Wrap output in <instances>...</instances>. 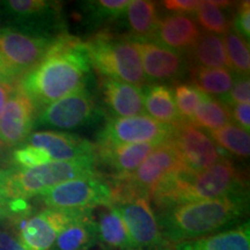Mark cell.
I'll return each mask as SVG.
<instances>
[{"mask_svg":"<svg viewBox=\"0 0 250 250\" xmlns=\"http://www.w3.org/2000/svg\"><path fill=\"white\" fill-rule=\"evenodd\" d=\"M89 71L83 41L65 31L55 37L42 61L21 78L19 85L40 110L85 88Z\"/></svg>","mask_w":250,"mask_h":250,"instance_id":"obj_1","label":"cell"},{"mask_svg":"<svg viewBox=\"0 0 250 250\" xmlns=\"http://www.w3.org/2000/svg\"><path fill=\"white\" fill-rule=\"evenodd\" d=\"M249 192L186 203L155 212L162 236L170 245L192 241L236 226L248 214Z\"/></svg>","mask_w":250,"mask_h":250,"instance_id":"obj_2","label":"cell"},{"mask_svg":"<svg viewBox=\"0 0 250 250\" xmlns=\"http://www.w3.org/2000/svg\"><path fill=\"white\" fill-rule=\"evenodd\" d=\"M240 192H248L247 173L227 156L198 173L183 168L166 176L153 188L151 203L154 212H159L186 203L210 201Z\"/></svg>","mask_w":250,"mask_h":250,"instance_id":"obj_3","label":"cell"},{"mask_svg":"<svg viewBox=\"0 0 250 250\" xmlns=\"http://www.w3.org/2000/svg\"><path fill=\"white\" fill-rule=\"evenodd\" d=\"M90 66L99 73L139 88L148 85L142 61L129 36L118 35L107 29L94 33L83 41Z\"/></svg>","mask_w":250,"mask_h":250,"instance_id":"obj_4","label":"cell"},{"mask_svg":"<svg viewBox=\"0 0 250 250\" xmlns=\"http://www.w3.org/2000/svg\"><path fill=\"white\" fill-rule=\"evenodd\" d=\"M100 174L95 158L52 161L31 169H13L8 182L11 198L29 199L67 181Z\"/></svg>","mask_w":250,"mask_h":250,"instance_id":"obj_5","label":"cell"},{"mask_svg":"<svg viewBox=\"0 0 250 250\" xmlns=\"http://www.w3.org/2000/svg\"><path fill=\"white\" fill-rule=\"evenodd\" d=\"M110 205L120 213L137 250H171L162 236L151 199L134 193L111 198Z\"/></svg>","mask_w":250,"mask_h":250,"instance_id":"obj_6","label":"cell"},{"mask_svg":"<svg viewBox=\"0 0 250 250\" xmlns=\"http://www.w3.org/2000/svg\"><path fill=\"white\" fill-rule=\"evenodd\" d=\"M46 208L59 211L94 210L111 202V186L101 173L61 183L42 195Z\"/></svg>","mask_w":250,"mask_h":250,"instance_id":"obj_7","label":"cell"},{"mask_svg":"<svg viewBox=\"0 0 250 250\" xmlns=\"http://www.w3.org/2000/svg\"><path fill=\"white\" fill-rule=\"evenodd\" d=\"M184 166L176 148L169 139L159 144L145 161L130 175L110 177L112 186L118 190L134 193L151 199V192L156 184L168 175L183 169Z\"/></svg>","mask_w":250,"mask_h":250,"instance_id":"obj_8","label":"cell"},{"mask_svg":"<svg viewBox=\"0 0 250 250\" xmlns=\"http://www.w3.org/2000/svg\"><path fill=\"white\" fill-rule=\"evenodd\" d=\"M168 139L176 148L184 168L191 173L208 169L228 156L206 131L189 121L181 120L171 125Z\"/></svg>","mask_w":250,"mask_h":250,"instance_id":"obj_9","label":"cell"},{"mask_svg":"<svg viewBox=\"0 0 250 250\" xmlns=\"http://www.w3.org/2000/svg\"><path fill=\"white\" fill-rule=\"evenodd\" d=\"M54 39L15 27L0 29V58L19 80L42 61Z\"/></svg>","mask_w":250,"mask_h":250,"instance_id":"obj_10","label":"cell"},{"mask_svg":"<svg viewBox=\"0 0 250 250\" xmlns=\"http://www.w3.org/2000/svg\"><path fill=\"white\" fill-rule=\"evenodd\" d=\"M83 212L45 208L39 213L15 221L11 226L26 250H50L59 233Z\"/></svg>","mask_w":250,"mask_h":250,"instance_id":"obj_11","label":"cell"},{"mask_svg":"<svg viewBox=\"0 0 250 250\" xmlns=\"http://www.w3.org/2000/svg\"><path fill=\"white\" fill-rule=\"evenodd\" d=\"M95 99L85 88L65 96L37 112V124L56 129H77L89 124L98 116Z\"/></svg>","mask_w":250,"mask_h":250,"instance_id":"obj_12","label":"cell"},{"mask_svg":"<svg viewBox=\"0 0 250 250\" xmlns=\"http://www.w3.org/2000/svg\"><path fill=\"white\" fill-rule=\"evenodd\" d=\"M171 126L147 115L133 117H109L100 131L98 142L114 144H161L170 136Z\"/></svg>","mask_w":250,"mask_h":250,"instance_id":"obj_13","label":"cell"},{"mask_svg":"<svg viewBox=\"0 0 250 250\" xmlns=\"http://www.w3.org/2000/svg\"><path fill=\"white\" fill-rule=\"evenodd\" d=\"M4 8L9 17L18 23H22L20 29L31 31L50 39H55L52 33L61 35L65 23L62 21L61 4L45 0H9L4 2Z\"/></svg>","mask_w":250,"mask_h":250,"instance_id":"obj_14","label":"cell"},{"mask_svg":"<svg viewBox=\"0 0 250 250\" xmlns=\"http://www.w3.org/2000/svg\"><path fill=\"white\" fill-rule=\"evenodd\" d=\"M36 117L35 104L18 83L0 116V142L9 149L23 144L33 130Z\"/></svg>","mask_w":250,"mask_h":250,"instance_id":"obj_15","label":"cell"},{"mask_svg":"<svg viewBox=\"0 0 250 250\" xmlns=\"http://www.w3.org/2000/svg\"><path fill=\"white\" fill-rule=\"evenodd\" d=\"M131 42L138 51L144 74L148 83H176L188 71L186 58L179 52L165 48L151 40H131Z\"/></svg>","mask_w":250,"mask_h":250,"instance_id":"obj_16","label":"cell"},{"mask_svg":"<svg viewBox=\"0 0 250 250\" xmlns=\"http://www.w3.org/2000/svg\"><path fill=\"white\" fill-rule=\"evenodd\" d=\"M159 144H114L96 142V166L109 171L105 176L117 177L132 174Z\"/></svg>","mask_w":250,"mask_h":250,"instance_id":"obj_17","label":"cell"},{"mask_svg":"<svg viewBox=\"0 0 250 250\" xmlns=\"http://www.w3.org/2000/svg\"><path fill=\"white\" fill-rule=\"evenodd\" d=\"M27 144L44 148L51 158V161H73L95 158L94 144L74 133L41 131L30 134Z\"/></svg>","mask_w":250,"mask_h":250,"instance_id":"obj_18","label":"cell"},{"mask_svg":"<svg viewBox=\"0 0 250 250\" xmlns=\"http://www.w3.org/2000/svg\"><path fill=\"white\" fill-rule=\"evenodd\" d=\"M201 35L202 30L192 14L169 13L159 19L151 41L184 56Z\"/></svg>","mask_w":250,"mask_h":250,"instance_id":"obj_19","label":"cell"},{"mask_svg":"<svg viewBox=\"0 0 250 250\" xmlns=\"http://www.w3.org/2000/svg\"><path fill=\"white\" fill-rule=\"evenodd\" d=\"M99 89L109 117H133L145 115L143 88L105 77H100Z\"/></svg>","mask_w":250,"mask_h":250,"instance_id":"obj_20","label":"cell"},{"mask_svg":"<svg viewBox=\"0 0 250 250\" xmlns=\"http://www.w3.org/2000/svg\"><path fill=\"white\" fill-rule=\"evenodd\" d=\"M98 240L103 249L137 250L123 219L110 204L94 208Z\"/></svg>","mask_w":250,"mask_h":250,"instance_id":"obj_21","label":"cell"},{"mask_svg":"<svg viewBox=\"0 0 250 250\" xmlns=\"http://www.w3.org/2000/svg\"><path fill=\"white\" fill-rule=\"evenodd\" d=\"M171 250H250L249 221L202 239L176 243Z\"/></svg>","mask_w":250,"mask_h":250,"instance_id":"obj_22","label":"cell"},{"mask_svg":"<svg viewBox=\"0 0 250 250\" xmlns=\"http://www.w3.org/2000/svg\"><path fill=\"white\" fill-rule=\"evenodd\" d=\"M93 211H83L62 229L50 250H92L99 243Z\"/></svg>","mask_w":250,"mask_h":250,"instance_id":"obj_23","label":"cell"},{"mask_svg":"<svg viewBox=\"0 0 250 250\" xmlns=\"http://www.w3.org/2000/svg\"><path fill=\"white\" fill-rule=\"evenodd\" d=\"M188 67L201 66L206 68H228V61L223 37L214 34L202 33L199 39L184 55Z\"/></svg>","mask_w":250,"mask_h":250,"instance_id":"obj_24","label":"cell"},{"mask_svg":"<svg viewBox=\"0 0 250 250\" xmlns=\"http://www.w3.org/2000/svg\"><path fill=\"white\" fill-rule=\"evenodd\" d=\"M144 108L149 117L165 125L176 124L181 121L175 104L173 89L164 83H148L143 88Z\"/></svg>","mask_w":250,"mask_h":250,"instance_id":"obj_25","label":"cell"},{"mask_svg":"<svg viewBox=\"0 0 250 250\" xmlns=\"http://www.w3.org/2000/svg\"><path fill=\"white\" fill-rule=\"evenodd\" d=\"M131 40H152L160 14L158 5L149 0H130L123 15Z\"/></svg>","mask_w":250,"mask_h":250,"instance_id":"obj_26","label":"cell"},{"mask_svg":"<svg viewBox=\"0 0 250 250\" xmlns=\"http://www.w3.org/2000/svg\"><path fill=\"white\" fill-rule=\"evenodd\" d=\"M191 85L205 95L221 100L229 93L235 74L228 68L188 67Z\"/></svg>","mask_w":250,"mask_h":250,"instance_id":"obj_27","label":"cell"},{"mask_svg":"<svg viewBox=\"0 0 250 250\" xmlns=\"http://www.w3.org/2000/svg\"><path fill=\"white\" fill-rule=\"evenodd\" d=\"M234 6L235 2L230 1H201L192 15L198 27H202L205 33L220 36L232 29L233 14L228 8Z\"/></svg>","mask_w":250,"mask_h":250,"instance_id":"obj_28","label":"cell"},{"mask_svg":"<svg viewBox=\"0 0 250 250\" xmlns=\"http://www.w3.org/2000/svg\"><path fill=\"white\" fill-rule=\"evenodd\" d=\"M191 123L206 132L220 129L232 123L230 107L221 100L206 95L197 107Z\"/></svg>","mask_w":250,"mask_h":250,"instance_id":"obj_29","label":"cell"},{"mask_svg":"<svg viewBox=\"0 0 250 250\" xmlns=\"http://www.w3.org/2000/svg\"><path fill=\"white\" fill-rule=\"evenodd\" d=\"M130 0H95L81 2V9L87 24L93 28L107 26L123 19Z\"/></svg>","mask_w":250,"mask_h":250,"instance_id":"obj_30","label":"cell"},{"mask_svg":"<svg viewBox=\"0 0 250 250\" xmlns=\"http://www.w3.org/2000/svg\"><path fill=\"white\" fill-rule=\"evenodd\" d=\"M212 140L217 144L226 154L246 160L250 155V136L234 123L225 125L220 129L208 132Z\"/></svg>","mask_w":250,"mask_h":250,"instance_id":"obj_31","label":"cell"},{"mask_svg":"<svg viewBox=\"0 0 250 250\" xmlns=\"http://www.w3.org/2000/svg\"><path fill=\"white\" fill-rule=\"evenodd\" d=\"M223 42L226 51L228 66L236 76L249 77L250 72V52L249 42H247L230 29L225 33Z\"/></svg>","mask_w":250,"mask_h":250,"instance_id":"obj_32","label":"cell"},{"mask_svg":"<svg viewBox=\"0 0 250 250\" xmlns=\"http://www.w3.org/2000/svg\"><path fill=\"white\" fill-rule=\"evenodd\" d=\"M174 100L181 120L191 122L197 107L205 98V94L191 83H176L174 86Z\"/></svg>","mask_w":250,"mask_h":250,"instance_id":"obj_33","label":"cell"},{"mask_svg":"<svg viewBox=\"0 0 250 250\" xmlns=\"http://www.w3.org/2000/svg\"><path fill=\"white\" fill-rule=\"evenodd\" d=\"M11 160L19 169H31L39 166L49 164L51 161L48 152L44 148L26 145L15 149L11 154Z\"/></svg>","mask_w":250,"mask_h":250,"instance_id":"obj_34","label":"cell"},{"mask_svg":"<svg viewBox=\"0 0 250 250\" xmlns=\"http://www.w3.org/2000/svg\"><path fill=\"white\" fill-rule=\"evenodd\" d=\"M221 101L226 103L228 107H233L235 104H242V103H249L250 101V80L247 76H236L234 77L233 86L229 93Z\"/></svg>","mask_w":250,"mask_h":250,"instance_id":"obj_35","label":"cell"},{"mask_svg":"<svg viewBox=\"0 0 250 250\" xmlns=\"http://www.w3.org/2000/svg\"><path fill=\"white\" fill-rule=\"evenodd\" d=\"M232 30L248 42L250 37V2L242 1L235 6L232 19Z\"/></svg>","mask_w":250,"mask_h":250,"instance_id":"obj_36","label":"cell"},{"mask_svg":"<svg viewBox=\"0 0 250 250\" xmlns=\"http://www.w3.org/2000/svg\"><path fill=\"white\" fill-rule=\"evenodd\" d=\"M201 1L198 0H166L161 5L169 12L182 14H191L198 7Z\"/></svg>","mask_w":250,"mask_h":250,"instance_id":"obj_37","label":"cell"},{"mask_svg":"<svg viewBox=\"0 0 250 250\" xmlns=\"http://www.w3.org/2000/svg\"><path fill=\"white\" fill-rule=\"evenodd\" d=\"M230 115H232V123L235 122V125L240 126L247 132L250 129V104L242 103L230 107Z\"/></svg>","mask_w":250,"mask_h":250,"instance_id":"obj_38","label":"cell"},{"mask_svg":"<svg viewBox=\"0 0 250 250\" xmlns=\"http://www.w3.org/2000/svg\"><path fill=\"white\" fill-rule=\"evenodd\" d=\"M0 250H26L18 240L13 227L9 225L0 229Z\"/></svg>","mask_w":250,"mask_h":250,"instance_id":"obj_39","label":"cell"},{"mask_svg":"<svg viewBox=\"0 0 250 250\" xmlns=\"http://www.w3.org/2000/svg\"><path fill=\"white\" fill-rule=\"evenodd\" d=\"M14 168H0V211L11 201L8 190V182Z\"/></svg>","mask_w":250,"mask_h":250,"instance_id":"obj_40","label":"cell"},{"mask_svg":"<svg viewBox=\"0 0 250 250\" xmlns=\"http://www.w3.org/2000/svg\"><path fill=\"white\" fill-rule=\"evenodd\" d=\"M18 83H13V81L0 80V116H1V112L4 110L9 95L13 92Z\"/></svg>","mask_w":250,"mask_h":250,"instance_id":"obj_41","label":"cell"},{"mask_svg":"<svg viewBox=\"0 0 250 250\" xmlns=\"http://www.w3.org/2000/svg\"><path fill=\"white\" fill-rule=\"evenodd\" d=\"M0 80L13 81V83H19V81H20L13 73H12L11 70L6 66V64L2 62L1 58H0Z\"/></svg>","mask_w":250,"mask_h":250,"instance_id":"obj_42","label":"cell"},{"mask_svg":"<svg viewBox=\"0 0 250 250\" xmlns=\"http://www.w3.org/2000/svg\"><path fill=\"white\" fill-rule=\"evenodd\" d=\"M11 154H9V148L0 142V168H5V166L8 164Z\"/></svg>","mask_w":250,"mask_h":250,"instance_id":"obj_43","label":"cell"},{"mask_svg":"<svg viewBox=\"0 0 250 250\" xmlns=\"http://www.w3.org/2000/svg\"><path fill=\"white\" fill-rule=\"evenodd\" d=\"M8 225H9V221L4 217V215L0 213V229L6 226H8Z\"/></svg>","mask_w":250,"mask_h":250,"instance_id":"obj_44","label":"cell"},{"mask_svg":"<svg viewBox=\"0 0 250 250\" xmlns=\"http://www.w3.org/2000/svg\"><path fill=\"white\" fill-rule=\"evenodd\" d=\"M99 250H107V249H103V248H101V249H99Z\"/></svg>","mask_w":250,"mask_h":250,"instance_id":"obj_45","label":"cell"}]
</instances>
